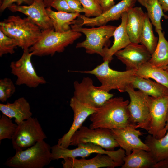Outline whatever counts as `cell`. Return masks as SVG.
I'll return each mask as SVG.
<instances>
[{
    "mask_svg": "<svg viewBox=\"0 0 168 168\" xmlns=\"http://www.w3.org/2000/svg\"><path fill=\"white\" fill-rule=\"evenodd\" d=\"M112 134L120 148L124 149L126 155L131 154L135 149H142L147 151L150 150L142 142L139 137L142 135L134 127L129 126L119 129H111Z\"/></svg>",
    "mask_w": 168,
    "mask_h": 168,
    "instance_id": "18",
    "label": "cell"
},
{
    "mask_svg": "<svg viewBox=\"0 0 168 168\" xmlns=\"http://www.w3.org/2000/svg\"><path fill=\"white\" fill-rule=\"evenodd\" d=\"M152 168H168V160H164L156 162Z\"/></svg>",
    "mask_w": 168,
    "mask_h": 168,
    "instance_id": "39",
    "label": "cell"
},
{
    "mask_svg": "<svg viewBox=\"0 0 168 168\" xmlns=\"http://www.w3.org/2000/svg\"><path fill=\"white\" fill-rule=\"evenodd\" d=\"M132 152L124 158L122 168H152L156 163L150 151L138 149Z\"/></svg>",
    "mask_w": 168,
    "mask_h": 168,
    "instance_id": "23",
    "label": "cell"
},
{
    "mask_svg": "<svg viewBox=\"0 0 168 168\" xmlns=\"http://www.w3.org/2000/svg\"><path fill=\"white\" fill-rule=\"evenodd\" d=\"M164 70H165L166 71V72L168 74V65L167 66V67Z\"/></svg>",
    "mask_w": 168,
    "mask_h": 168,
    "instance_id": "43",
    "label": "cell"
},
{
    "mask_svg": "<svg viewBox=\"0 0 168 168\" xmlns=\"http://www.w3.org/2000/svg\"><path fill=\"white\" fill-rule=\"evenodd\" d=\"M141 5L145 7L147 13L151 23L155 30H162L161 20L162 17L168 19V16L165 14L163 8L158 0H136Z\"/></svg>",
    "mask_w": 168,
    "mask_h": 168,
    "instance_id": "29",
    "label": "cell"
},
{
    "mask_svg": "<svg viewBox=\"0 0 168 168\" xmlns=\"http://www.w3.org/2000/svg\"><path fill=\"white\" fill-rule=\"evenodd\" d=\"M46 138L37 119L31 117L18 124L11 140L16 152L25 150Z\"/></svg>",
    "mask_w": 168,
    "mask_h": 168,
    "instance_id": "8",
    "label": "cell"
},
{
    "mask_svg": "<svg viewBox=\"0 0 168 168\" xmlns=\"http://www.w3.org/2000/svg\"><path fill=\"white\" fill-rule=\"evenodd\" d=\"M82 35L81 33L72 29L64 32H56L54 28L42 30L39 39L29 50L34 55L52 56L56 52H63Z\"/></svg>",
    "mask_w": 168,
    "mask_h": 168,
    "instance_id": "3",
    "label": "cell"
},
{
    "mask_svg": "<svg viewBox=\"0 0 168 168\" xmlns=\"http://www.w3.org/2000/svg\"><path fill=\"white\" fill-rule=\"evenodd\" d=\"M164 12H168V0H158Z\"/></svg>",
    "mask_w": 168,
    "mask_h": 168,
    "instance_id": "40",
    "label": "cell"
},
{
    "mask_svg": "<svg viewBox=\"0 0 168 168\" xmlns=\"http://www.w3.org/2000/svg\"><path fill=\"white\" fill-rule=\"evenodd\" d=\"M0 110L10 119L14 118L15 122L18 125L32 115L30 104L23 97L17 99L12 103H0Z\"/></svg>",
    "mask_w": 168,
    "mask_h": 168,
    "instance_id": "21",
    "label": "cell"
},
{
    "mask_svg": "<svg viewBox=\"0 0 168 168\" xmlns=\"http://www.w3.org/2000/svg\"><path fill=\"white\" fill-rule=\"evenodd\" d=\"M77 148L70 149L62 148L56 144L51 147V154L52 160L67 158H75L80 157L82 158L89 156L94 153L107 155L115 162L121 166L124 163L123 159L126 156L125 151L120 148L117 150L108 151L100 146L91 143H80Z\"/></svg>",
    "mask_w": 168,
    "mask_h": 168,
    "instance_id": "7",
    "label": "cell"
},
{
    "mask_svg": "<svg viewBox=\"0 0 168 168\" xmlns=\"http://www.w3.org/2000/svg\"><path fill=\"white\" fill-rule=\"evenodd\" d=\"M51 7L59 12L75 13L70 7L66 0H55L51 4Z\"/></svg>",
    "mask_w": 168,
    "mask_h": 168,
    "instance_id": "35",
    "label": "cell"
},
{
    "mask_svg": "<svg viewBox=\"0 0 168 168\" xmlns=\"http://www.w3.org/2000/svg\"><path fill=\"white\" fill-rule=\"evenodd\" d=\"M150 120L147 131L156 139L165 135L168 108V96L158 98L149 97Z\"/></svg>",
    "mask_w": 168,
    "mask_h": 168,
    "instance_id": "13",
    "label": "cell"
},
{
    "mask_svg": "<svg viewBox=\"0 0 168 168\" xmlns=\"http://www.w3.org/2000/svg\"><path fill=\"white\" fill-rule=\"evenodd\" d=\"M0 30L15 39L23 50L29 49L39 39L42 30L28 17L12 15L0 22Z\"/></svg>",
    "mask_w": 168,
    "mask_h": 168,
    "instance_id": "2",
    "label": "cell"
},
{
    "mask_svg": "<svg viewBox=\"0 0 168 168\" xmlns=\"http://www.w3.org/2000/svg\"><path fill=\"white\" fill-rule=\"evenodd\" d=\"M71 27L73 30L82 33L86 37L85 40L77 44L76 48H84L87 54H97L103 57L104 49L110 46V38L113 36L117 26L105 25L86 28L82 27L76 21Z\"/></svg>",
    "mask_w": 168,
    "mask_h": 168,
    "instance_id": "6",
    "label": "cell"
},
{
    "mask_svg": "<svg viewBox=\"0 0 168 168\" xmlns=\"http://www.w3.org/2000/svg\"><path fill=\"white\" fill-rule=\"evenodd\" d=\"M62 164L64 168H114L121 166L109 156L100 153L89 159L66 158L63 159Z\"/></svg>",
    "mask_w": 168,
    "mask_h": 168,
    "instance_id": "19",
    "label": "cell"
},
{
    "mask_svg": "<svg viewBox=\"0 0 168 168\" xmlns=\"http://www.w3.org/2000/svg\"><path fill=\"white\" fill-rule=\"evenodd\" d=\"M69 105L74 113L73 121L68 131L58 140L57 144L62 148L68 147L72 136L82 126L87 118L95 112L97 108L82 103L73 97L71 99Z\"/></svg>",
    "mask_w": 168,
    "mask_h": 168,
    "instance_id": "16",
    "label": "cell"
},
{
    "mask_svg": "<svg viewBox=\"0 0 168 168\" xmlns=\"http://www.w3.org/2000/svg\"><path fill=\"white\" fill-rule=\"evenodd\" d=\"M16 91V87L12 80L4 78L0 80V100L6 102Z\"/></svg>",
    "mask_w": 168,
    "mask_h": 168,
    "instance_id": "34",
    "label": "cell"
},
{
    "mask_svg": "<svg viewBox=\"0 0 168 168\" xmlns=\"http://www.w3.org/2000/svg\"><path fill=\"white\" fill-rule=\"evenodd\" d=\"M152 25L147 14L139 38V43L144 45L151 55L155 49L158 40V38L153 33Z\"/></svg>",
    "mask_w": 168,
    "mask_h": 168,
    "instance_id": "30",
    "label": "cell"
},
{
    "mask_svg": "<svg viewBox=\"0 0 168 168\" xmlns=\"http://www.w3.org/2000/svg\"><path fill=\"white\" fill-rule=\"evenodd\" d=\"M88 142L97 144L110 151H114L119 147L111 129L103 128L91 129L83 126L72 136L70 145L77 146L80 143Z\"/></svg>",
    "mask_w": 168,
    "mask_h": 168,
    "instance_id": "10",
    "label": "cell"
},
{
    "mask_svg": "<svg viewBox=\"0 0 168 168\" xmlns=\"http://www.w3.org/2000/svg\"><path fill=\"white\" fill-rule=\"evenodd\" d=\"M168 129V110H167V117H166V126L165 127V134L166 133Z\"/></svg>",
    "mask_w": 168,
    "mask_h": 168,
    "instance_id": "42",
    "label": "cell"
},
{
    "mask_svg": "<svg viewBox=\"0 0 168 168\" xmlns=\"http://www.w3.org/2000/svg\"><path fill=\"white\" fill-rule=\"evenodd\" d=\"M144 143L150 149L156 162L168 160V129L161 138L156 139L151 134L145 138Z\"/></svg>",
    "mask_w": 168,
    "mask_h": 168,
    "instance_id": "27",
    "label": "cell"
},
{
    "mask_svg": "<svg viewBox=\"0 0 168 168\" xmlns=\"http://www.w3.org/2000/svg\"><path fill=\"white\" fill-rule=\"evenodd\" d=\"M103 12H105L115 5L114 0H98Z\"/></svg>",
    "mask_w": 168,
    "mask_h": 168,
    "instance_id": "38",
    "label": "cell"
},
{
    "mask_svg": "<svg viewBox=\"0 0 168 168\" xmlns=\"http://www.w3.org/2000/svg\"><path fill=\"white\" fill-rule=\"evenodd\" d=\"M74 87L73 97L82 103L96 108L101 106L114 96L113 94L95 86L92 79L88 77H84L80 82H74Z\"/></svg>",
    "mask_w": 168,
    "mask_h": 168,
    "instance_id": "12",
    "label": "cell"
},
{
    "mask_svg": "<svg viewBox=\"0 0 168 168\" xmlns=\"http://www.w3.org/2000/svg\"><path fill=\"white\" fill-rule=\"evenodd\" d=\"M121 18V22L117 26L113 34L114 40L113 45L109 48L105 47L104 49V61L108 60L110 62L113 58V56L117 52L124 49L131 42L126 30L127 12L122 14Z\"/></svg>",
    "mask_w": 168,
    "mask_h": 168,
    "instance_id": "20",
    "label": "cell"
},
{
    "mask_svg": "<svg viewBox=\"0 0 168 168\" xmlns=\"http://www.w3.org/2000/svg\"><path fill=\"white\" fill-rule=\"evenodd\" d=\"M125 92L129 97L128 105L130 118L132 123L147 131L150 120L149 106V96L141 91H136L131 84L126 88Z\"/></svg>",
    "mask_w": 168,
    "mask_h": 168,
    "instance_id": "11",
    "label": "cell"
},
{
    "mask_svg": "<svg viewBox=\"0 0 168 168\" xmlns=\"http://www.w3.org/2000/svg\"><path fill=\"white\" fill-rule=\"evenodd\" d=\"M55 0H43L46 7H51L52 3Z\"/></svg>",
    "mask_w": 168,
    "mask_h": 168,
    "instance_id": "41",
    "label": "cell"
},
{
    "mask_svg": "<svg viewBox=\"0 0 168 168\" xmlns=\"http://www.w3.org/2000/svg\"><path fill=\"white\" fill-rule=\"evenodd\" d=\"M33 2V0H0V11L2 12L6 8L16 2L18 5H21L23 3L30 5Z\"/></svg>",
    "mask_w": 168,
    "mask_h": 168,
    "instance_id": "36",
    "label": "cell"
},
{
    "mask_svg": "<svg viewBox=\"0 0 168 168\" xmlns=\"http://www.w3.org/2000/svg\"><path fill=\"white\" fill-rule=\"evenodd\" d=\"M84 10V15L86 17H96L103 12L98 0H78Z\"/></svg>",
    "mask_w": 168,
    "mask_h": 168,
    "instance_id": "32",
    "label": "cell"
},
{
    "mask_svg": "<svg viewBox=\"0 0 168 168\" xmlns=\"http://www.w3.org/2000/svg\"><path fill=\"white\" fill-rule=\"evenodd\" d=\"M71 9L75 13L84 12V10L78 0H66Z\"/></svg>",
    "mask_w": 168,
    "mask_h": 168,
    "instance_id": "37",
    "label": "cell"
},
{
    "mask_svg": "<svg viewBox=\"0 0 168 168\" xmlns=\"http://www.w3.org/2000/svg\"><path fill=\"white\" fill-rule=\"evenodd\" d=\"M136 75L153 79L168 88V74L166 71L153 66L149 62L143 64L136 70Z\"/></svg>",
    "mask_w": 168,
    "mask_h": 168,
    "instance_id": "28",
    "label": "cell"
},
{
    "mask_svg": "<svg viewBox=\"0 0 168 168\" xmlns=\"http://www.w3.org/2000/svg\"><path fill=\"white\" fill-rule=\"evenodd\" d=\"M18 46L16 41L5 35L0 30V56L7 54H12Z\"/></svg>",
    "mask_w": 168,
    "mask_h": 168,
    "instance_id": "33",
    "label": "cell"
},
{
    "mask_svg": "<svg viewBox=\"0 0 168 168\" xmlns=\"http://www.w3.org/2000/svg\"><path fill=\"white\" fill-rule=\"evenodd\" d=\"M126 67V70H137L148 62L151 54L143 44L131 42L114 54Z\"/></svg>",
    "mask_w": 168,
    "mask_h": 168,
    "instance_id": "14",
    "label": "cell"
},
{
    "mask_svg": "<svg viewBox=\"0 0 168 168\" xmlns=\"http://www.w3.org/2000/svg\"><path fill=\"white\" fill-rule=\"evenodd\" d=\"M18 125L13 123L11 119L2 114L0 119V140L11 139L14 135Z\"/></svg>",
    "mask_w": 168,
    "mask_h": 168,
    "instance_id": "31",
    "label": "cell"
},
{
    "mask_svg": "<svg viewBox=\"0 0 168 168\" xmlns=\"http://www.w3.org/2000/svg\"><path fill=\"white\" fill-rule=\"evenodd\" d=\"M33 53L29 49L23 50L21 58L11 63V72L17 77L15 84H24L30 88H36L40 84H45L46 81L43 76H38L31 60Z\"/></svg>",
    "mask_w": 168,
    "mask_h": 168,
    "instance_id": "9",
    "label": "cell"
},
{
    "mask_svg": "<svg viewBox=\"0 0 168 168\" xmlns=\"http://www.w3.org/2000/svg\"><path fill=\"white\" fill-rule=\"evenodd\" d=\"M126 30L132 43H139V38L147 13L139 7H133L127 12Z\"/></svg>",
    "mask_w": 168,
    "mask_h": 168,
    "instance_id": "22",
    "label": "cell"
},
{
    "mask_svg": "<svg viewBox=\"0 0 168 168\" xmlns=\"http://www.w3.org/2000/svg\"><path fill=\"white\" fill-rule=\"evenodd\" d=\"M46 8L43 0H33V2L28 6L13 4L8 8L12 12L24 14L42 30H44L54 28Z\"/></svg>",
    "mask_w": 168,
    "mask_h": 168,
    "instance_id": "15",
    "label": "cell"
},
{
    "mask_svg": "<svg viewBox=\"0 0 168 168\" xmlns=\"http://www.w3.org/2000/svg\"><path fill=\"white\" fill-rule=\"evenodd\" d=\"M131 85L134 89H137L148 96L158 98L168 96V88L162 85L146 78L135 75Z\"/></svg>",
    "mask_w": 168,
    "mask_h": 168,
    "instance_id": "24",
    "label": "cell"
},
{
    "mask_svg": "<svg viewBox=\"0 0 168 168\" xmlns=\"http://www.w3.org/2000/svg\"><path fill=\"white\" fill-rule=\"evenodd\" d=\"M110 62L108 60L104 61L92 70L73 72L95 75L101 83L98 87L105 91L117 90L121 93L125 92L126 88L131 84L136 75V70L123 71L114 70L110 67Z\"/></svg>",
    "mask_w": 168,
    "mask_h": 168,
    "instance_id": "4",
    "label": "cell"
},
{
    "mask_svg": "<svg viewBox=\"0 0 168 168\" xmlns=\"http://www.w3.org/2000/svg\"><path fill=\"white\" fill-rule=\"evenodd\" d=\"M47 14L51 20L54 30L64 32L71 29V25L76 22L75 19L79 16L80 13L55 12L51 7L46 8Z\"/></svg>",
    "mask_w": 168,
    "mask_h": 168,
    "instance_id": "25",
    "label": "cell"
},
{
    "mask_svg": "<svg viewBox=\"0 0 168 168\" xmlns=\"http://www.w3.org/2000/svg\"><path fill=\"white\" fill-rule=\"evenodd\" d=\"M155 31L158 35V42L148 62L155 67L164 69L168 65V41L161 30Z\"/></svg>",
    "mask_w": 168,
    "mask_h": 168,
    "instance_id": "26",
    "label": "cell"
},
{
    "mask_svg": "<svg viewBox=\"0 0 168 168\" xmlns=\"http://www.w3.org/2000/svg\"><path fill=\"white\" fill-rule=\"evenodd\" d=\"M51 147L44 140L25 150L16 151L5 164L13 168H43L52 160Z\"/></svg>",
    "mask_w": 168,
    "mask_h": 168,
    "instance_id": "5",
    "label": "cell"
},
{
    "mask_svg": "<svg viewBox=\"0 0 168 168\" xmlns=\"http://www.w3.org/2000/svg\"><path fill=\"white\" fill-rule=\"evenodd\" d=\"M136 1V0H122L100 16L94 18L80 15L79 17L82 21L79 24L82 26L85 25L92 27L105 25L110 21L117 20L121 18L124 12L134 7Z\"/></svg>",
    "mask_w": 168,
    "mask_h": 168,
    "instance_id": "17",
    "label": "cell"
},
{
    "mask_svg": "<svg viewBox=\"0 0 168 168\" xmlns=\"http://www.w3.org/2000/svg\"><path fill=\"white\" fill-rule=\"evenodd\" d=\"M129 101L121 97H112L91 115L89 128L119 129L137 125L131 121L128 105ZM137 129V128H136Z\"/></svg>",
    "mask_w": 168,
    "mask_h": 168,
    "instance_id": "1",
    "label": "cell"
}]
</instances>
